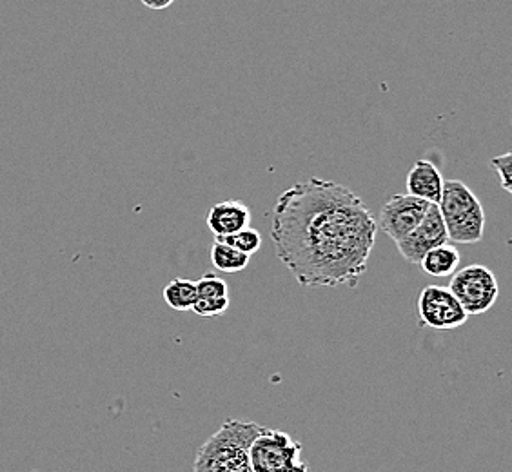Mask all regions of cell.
Here are the masks:
<instances>
[{
  "instance_id": "obj_1",
  "label": "cell",
  "mask_w": 512,
  "mask_h": 472,
  "mask_svg": "<svg viewBox=\"0 0 512 472\" xmlns=\"http://www.w3.org/2000/svg\"><path fill=\"white\" fill-rule=\"evenodd\" d=\"M376 233L364 200L333 180L298 182L278 197L271 213L276 256L309 289L358 286Z\"/></svg>"
},
{
  "instance_id": "obj_13",
  "label": "cell",
  "mask_w": 512,
  "mask_h": 472,
  "mask_svg": "<svg viewBox=\"0 0 512 472\" xmlns=\"http://www.w3.org/2000/svg\"><path fill=\"white\" fill-rule=\"evenodd\" d=\"M249 260H251V256L244 255L237 249L217 242V240L211 247V262L215 269L222 273H240L249 266Z\"/></svg>"
},
{
  "instance_id": "obj_15",
  "label": "cell",
  "mask_w": 512,
  "mask_h": 472,
  "mask_svg": "<svg viewBox=\"0 0 512 472\" xmlns=\"http://www.w3.org/2000/svg\"><path fill=\"white\" fill-rule=\"evenodd\" d=\"M197 284V298H229V287L226 280H222L220 276L207 273L202 276Z\"/></svg>"
},
{
  "instance_id": "obj_11",
  "label": "cell",
  "mask_w": 512,
  "mask_h": 472,
  "mask_svg": "<svg viewBox=\"0 0 512 472\" xmlns=\"http://www.w3.org/2000/svg\"><path fill=\"white\" fill-rule=\"evenodd\" d=\"M420 266L427 275L444 278L453 276L460 267V251L451 244L434 247L422 258Z\"/></svg>"
},
{
  "instance_id": "obj_18",
  "label": "cell",
  "mask_w": 512,
  "mask_h": 472,
  "mask_svg": "<svg viewBox=\"0 0 512 472\" xmlns=\"http://www.w3.org/2000/svg\"><path fill=\"white\" fill-rule=\"evenodd\" d=\"M173 2H175V0H142V4H144L146 8L155 11L166 10Z\"/></svg>"
},
{
  "instance_id": "obj_3",
  "label": "cell",
  "mask_w": 512,
  "mask_h": 472,
  "mask_svg": "<svg viewBox=\"0 0 512 472\" xmlns=\"http://www.w3.org/2000/svg\"><path fill=\"white\" fill-rule=\"evenodd\" d=\"M445 231L454 244H478L485 229L482 202L462 180H445L440 202L436 204Z\"/></svg>"
},
{
  "instance_id": "obj_9",
  "label": "cell",
  "mask_w": 512,
  "mask_h": 472,
  "mask_svg": "<svg viewBox=\"0 0 512 472\" xmlns=\"http://www.w3.org/2000/svg\"><path fill=\"white\" fill-rule=\"evenodd\" d=\"M206 222L215 238L235 235L251 224V209L240 200H224L207 211Z\"/></svg>"
},
{
  "instance_id": "obj_17",
  "label": "cell",
  "mask_w": 512,
  "mask_h": 472,
  "mask_svg": "<svg viewBox=\"0 0 512 472\" xmlns=\"http://www.w3.org/2000/svg\"><path fill=\"white\" fill-rule=\"evenodd\" d=\"M512 151H507V153H503L500 157H494L491 160V166H493L494 171H496V175L500 178V184H502L503 189L507 191V193H512Z\"/></svg>"
},
{
  "instance_id": "obj_8",
  "label": "cell",
  "mask_w": 512,
  "mask_h": 472,
  "mask_svg": "<svg viewBox=\"0 0 512 472\" xmlns=\"http://www.w3.org/2000/svg\"><path fill=\"white\" fill-rule=\"evenodd\" d=\"M447 240H449V236L445 231L440 209L436 204H431L425 213L424 220L414 227V231L405 236L404 240L396 242V247H398L400 255L404 256L405 262H409L413 266H420L422 258L431 249L447 244Z\"/></svg>"
},
{
  "instance_id": "obj_14",
  "label": "cell",
  "mask_w": 512,
  "mask_h": 472,
  "mask_svg": "<svg viewBox=\"0 0 512 472\" xmlns=\"http://www.w3.org/2000/svg\"><path fill=\"white\" fill-rule=\"evenodd\" d=\"M215 240L233 247V249H237V251L247 256L255 255L256 251L262 247V235L251 226L238 231L235 235L222 236V238H215Z\"/></svg>"
},
{
  "instance_id": "obj_16",
  "label": "cell",
  "mask_w": 512,
  "mask_h": 472,
  "mask_svg": "<svg viewBox=\"0 0 512 472\" xmlns=\"http://www.w3.org/2000/svg\"><path fill=\"white\" fill-rule=\"evenodd\" d=\"M229 309V298H197V302L193 305V313L198 316H222L226 315V311Z\"/></svg>"
},
{
  "instance_id": "obj_7",
  "label": "cell",
  "mask_w": 512,
  "mask_h": 472,
  "mask_svg": "<svg viewBox=\"0 0 512 472\" xmlns=\"http://www.w3.org/2000/svg\"><path fill=\"white\" fill-rule=\"evenodd\" d=\"M429 206V202L411 195H394L382 207L376 226L396 244L424 220Z\"/></svg>"
},
{
  "instance_id": "obj_5",
  "label": "cell",
  "mask_w": 512,
  "mask_h": 472,
  "mask_svg": "<svg viewBox=\"0 0 512 472\" xmlns=\"http://www.w3.org/2000/svg\"><path fill=\"white\" fill-rule=\"evenodd\" d=\"M449 291L460 302L467 316H478L493 309L498 296L500 286L489 267L482 264L458 269L449 282Z\"/></svg>"
},
{
  "instance_id": "obj_10",
  "label": "cell",
  "mask_w": 512,
  "mask_h": 472,
  "mask_svg": "<svg viewBox=\"0 0 512 472\" xmlns=\"http://www.w3.org/2000/svg\"><path fill=\"white\" fill-rule=\"evenodd\" d=\"M444 177L431 160H416L407 173V195L420 198L429 204H438L444 189Z\"/></svg>"
},
{
  "instance_id": "obj_2",
  "label": "cell",
  "mask_w": 512,
  "mask_h": 472,
  "mask_svg": "<svg viewBox=\"0 0 512 472\" xmlns=\"http://www.w3.org/2000/svg\"><path fill=\"white\" fill-rule=\"evenodd\" d=\"M262 429L255 422L229 418L202 443L193 460V472H253L249 447Z\"/></svg>"
},
{
  "instance_id": "obj_4",
  "label": "cell",
  "mask_w": 512,
  "mask_h": 472,
  "mask_svg": "<svg viewBox=\"0 0 512 472\" xmlns=\"http://www.w3.org/2000/svg\"><path fill=\"white\" fill-rule=\"evenodd\" d=\"M302 451L291 434L264 427L249 447V462L253 472H311Z\"/></svg>"
},
{
  "instance_id": "obj_12",
  "label": "cell",
  "mask_w": 512,
  "mask_h": 472,
  "mask_svg": "<svg viewBox=\"0 0 512 472\" xmlns=\"http://www.w3.org/2000/svg\"><path fill=\"white\" fill-rule=\"evenodd\" d=\"M164 302L178 313H188L197 302V284L188 278H175L164 287Z\"/></svg>"
},
{
  "instance_id": "obj_6",
  "label": "cell",
  "mask_w": 512,
  "mask_h": 472,
  "mask_svg": "<svg viewBox=\"0 0 512 472\" xmlns=\"http://www.w3.org/2000/svg\"><path fill=\"white\" fill-rule=\"evenodd\" d=\"M420 324L434 331H453L462 327L469 316L449 287L427 286L418 296Z\"/></svg>"
}]
</instances>
